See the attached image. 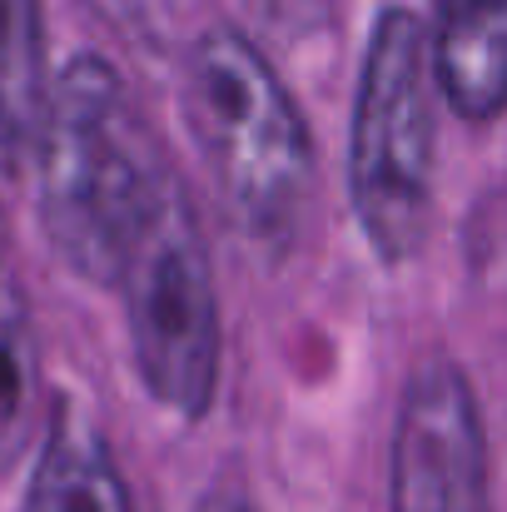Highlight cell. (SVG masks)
Here are the masks:
<instances>
[{
    "label": "cell",
    "instance_id": "obj_1",
    "mask_svg": "<svg viewBox=\"0 0 507 512\" xmlns=\"http://www.w3.org/2000/svg\"><path fill=\"white\" fill-rule=\"evenodd\" d=\"M30 155L50 249L70 274L110 289L174 174L110 60L80 55L45 85Z\"/></svg>",
    "mask_w": 507,
    "mask_h": 512
},
{
    "label": "cell",
    "instance_id": "obj_2",
    "mask_svg": "<svg viewBox=\"0 0 507 512\" xmlns=\"http://www.w3.org/2000/svg\"><path fill=\"white\" fill-rule=\"evenodd\" d=\"M184 120L224 214L259 249H284L309 199L314 140L269 60L239 30H204L194 40Z\"/></svg>",
    "mask_w": 507,
    "mask_h": 512
},
{
    "label": "cell",
    "instance_id": "obj_3",
    "mask_svg": "<svg viewBox=\"0 0 507 512\" xmlns=\"http://www.w3.org/2000/svg\"><path fill=\"white\" fill-rule=\"evenodd\" d=\"M348 194L358 229L383 264H408L423 249L433 214V70L428 25L403 5H388L373 20L363 50Z\"/></svg>",
    "mask_w": 507,
    "mask_h": 512
},
{
    "label": "cell",
    "instance_id": "obj_4",
    "mask_svg": "<svg viewBox=\"0 0 507 512\" xmlns=\"http://www.w3.org/2000/svg\"><path fill=\"white\" fill-rule=\"evenodd\" d=\"M130 309V343L145 393L174 418L199 423L219 388V294L194 209L169 174L120 279Z\"/></svg>",
    "mask_w": 507,
    "mask_h": 512
},
{
    "label": "cell",
    "instance_id": "obj_5",
    "mask_svg": "<svg viewBox=\"0 0 507 512\" xmlns=\"http://www.w3.org/2000/svg\"><path fill=\"white\" fill-rule=\"evenodd\" d=\"M388 512H493L478 398L453 358L418 363L403 388L388 453Z\"/></svg>",
    "mask_w": 507,
    "mask_h": 512
},
{
    "label": "cell",
    "instance_id": "obj_6",
    "mask_svg": "<svg viewBox=\"0 0 507 512\" xmlns=\"http://www.w3.org/2000/svg\"><path fill=\"white\" fill-rule=\"evenodd\" d=\"M428 70L463 120H493L507 90L503 0H438L428 35Z\"/></svg>",
    "mask_w": 507,
    "mask_h": 512
},
{
    "label": "cell",
    "instance_id": "obj_7",
    "mask_svg": "<svg viewBox=\"0 0 507 512\" xmlns=\"http://www.w3.org/2000/svg\"><path fill=\"white\" fill-rule=\"evenodd\" d=\"M25 512H130V493L105 438L80 418L75 403H60L45 453L30 478Z\"/></svg>",
    "mask_w": 507,
    "mask_h": 512
},
{
    "label": "cell",
    "instance_id": "obj_8",
    "mask_svg": "<svg viewBox=\"0 0 507 512\" xmlns=\"http://www.w3.org/2000/svg\"><path fill=\"white\" fill-rule=\"evenodd\" d=\"M45 110L40 0H0V179L20 174Z\"/></svg>",
    "mask_w": 507,
    "mask_h": 512
},
{
    "label": "cell",
    "instance_id": "obj_9",
    "mask_svg": "<svg viewBox=\"0 0 507 512\" xmlns=\"http://www.w3.org/2000/svg\"><path fill=\"white\" fill-rule=\"evenodd\" d=\"M35 393H40L35 339H30V324H25L10 274H0V473H10L30 448Z\"/></svg>",
    "mask_w": 507,
    "mask_h": 512
},
{
    "label": "cell",
    "instance_id": "obj_10",
    "mask_svg": "<svg viewBox=\"0 0 507 512\" xmlns=\"http://www.w3.org/2000/svg\"><path fill=\"white\" fill-rule=\"evenodd\" d=\"M204 512H249V508H244L239 498H214V503H209Z\"/></svg>",
    "mask_w": 507,
    "mask_h": 512
},
{
    "label": "cell",
    "instance_id": "obj_11",
    "mask_svg": "<svg viewBox=\"0 0 507 512\" xmlns=\"http://www.w3.org/2000/svg\"><path fill=\"white\" fill-rule=\"evenodd\" d=\"M0 274H10V269H5V224H0Z\"/></svg>",
    "mask_w": 507,
    "mask_h": 512
}]
</instances>
